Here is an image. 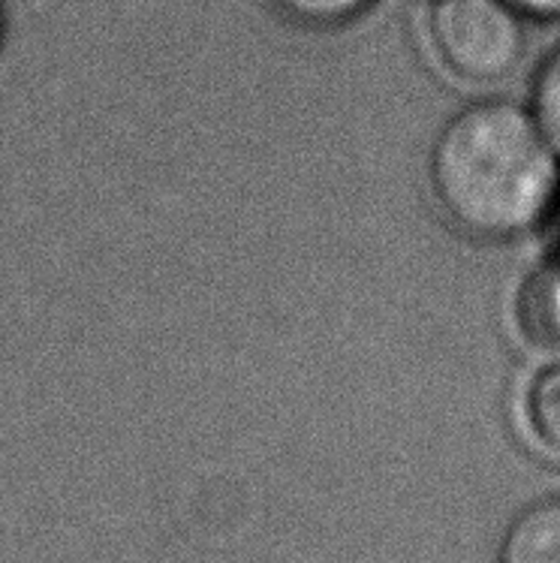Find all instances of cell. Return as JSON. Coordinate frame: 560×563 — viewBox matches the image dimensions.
<instances>
[{"instance_id": "obj_1", "label": "cell", "mask_w": 560, "mask_h": 563, "mask_svg": "<svg viewBox=\"0 0 560 563\" xmlns=\"http://www.w3.org/2000/svg\"><path fill=\"white\" fill-rule=\"evenodd\" d=\"M431 190L468 239L513 242L546 223L560 199V157L534 112L506 100L461 109L437 133Z\"/></svg>"}, {"instance_id": "obj_2", "label": "cell", "mask_w": 560, "mask_h": 563, "mask_svg": "<svg viewBox=\"0 0 560 563\" xmlns=\"http://www.w3.org/2000/svg\"><path fill=\"white\" fill-rule=\"evenodd\" d=\"M521 12L506 0H435L428 36L440 67L458 81H504L525 55Z\"/></svg>"}, {"instance_id": "obj_3", "label": "cell", "mask_w": 560, "mask_h": 563, "mask_svg": "<svg viewBox=\"0 0 560 563\" xmlns=\"http://www.w3.org/2000/svg\"><path fill=\"white\" fill-rule=\"evenodd\" d=\"M497 563H560V497L515 512L497 545Z\"/></svg>"}, {"instance_id": "obj_4", "label": "cell", "mask_w": 560, "mask_h": 563, "mask_svg": "<svg viewBox=\"0 0 560 563\" xmlns=\"http://www.w3.org/2000/svg\"><path fill=\"white\" fill-rule=\"evenodd\" d=\"M515 320L530 344L560 350V253L527 275L515 305Z\"/></svg>"}, {"instance_id": "obj_5", "label": "cell", "mask_w": 560, "mask_h": 563, "mask_svg": "<svg viewBox=\"0 0 560 563\" xmlns=\"http://www.w3.org/2000/svg\"><path fill=\"white\" fill-rule=\"evenodd\" d=\"M521 419L539 452L560 459V362L530 377L521 398Z\"/></svg>"}, {"instance_id": "obj_6", "label": "cell", "mask_w": 560, "mask_h": 563, "mask_svg": "<svg viewBox=\"0 0 560 563\" xmlns=\"http://www.w3.org/2000/svg\"><path fill=\"white\" fill-rule=\"evenodd\" d=\"M289 22L310 31H334L362 15L371 0H272Z\"/></svg>"}, {"instance_id": "obj_7", "label": "cell", "mask_w": 560, "mask_h": 563, "mask_svg": "<svg viewBox=\"0 0 560 563\" xmlns=\"http://www.w3.org/2000/svg\"><path fill=\"white\" fill-rule=\"evenodd\" d=\"M530 112L560 157V46L542 60L537 79H534Z\"/></svg>"}, {"instance_id": "obj_8", "label": "cell", "mask_w": 560, "mask_h": 563, "mask_svg": "<svg viewBox=\"0 0 560 563\" xmlns=\"http://www.w3.org/2000/svg\"><path fill=\"white\" fill-rule=\"evenodd\" d=\"M506 3H513L527 19H542V22L560 19V0H506Z\"/></svg>"}, {"instance_id": "obj_9", "label": "cell", "mask_w": 560, "mask_h": 563, "mask_svg": "<svg viewBox=\"0 0 560 563\" xmlns=\"http://www.w3.org/2000/svg\"><path fill=\"white\" fill-rule=\"evenodd\" d=\"M558 211H560V199H558Z\"/></svg>"}]
</instances>
